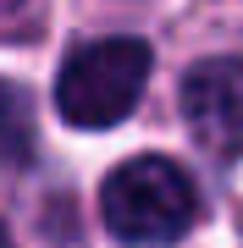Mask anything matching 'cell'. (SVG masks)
<instances>
[{"mask_svg":"<svg viewBox=\"0 0 243 248\" xmlns=\"http://www.w3.org/2000/svg\"><path fill=\"white\" fill-rule=\"evenodd\" d=\"M99 215H105L111 237L133 243V248H166L177 237H188L199 221V187L188 182V171L177 160L161 155H138L122 160L99 187Z\"/></svg>","mask_w":243,"mask_h":248,"instance_id":"cell-1","label":"cell"},{"mask_svg":"<svg viewBox=\"0 0 243 248\" xmlns=\"http://www.w3.org/2000/svg\"><path fill=\"white\" fill-rule=\"evenodd\" d=\"M149 83V45L144 39H89L66 55L61 78H55V110L83 133L116 127L122 116L138 110Z\"/></svg>","mask_w":243,"mask_h":248,"instance_id":"cell-2","label":"cell"},{"mask_svg":"<svg viewBox=\"0 0 243 248\" xmlns=\"http://www.w3.org/2000/svg\"><path fill=\"white\" fill-rule=\"evenodd\" d=\"M182 127L210 155H243V55H210L177 89Z\"/></svg>","mask_w":243,"mask_h":248,"instance_id":"cell-3","label":"cell"},{"mask_svg":"<svg viewBox=\"0 0 243 248\" xmlns=\"http://www.w3.org/2000/svg\"><path fill=\"white\" fill-rule=\"evenodd\" d=\"M33 155V105L17 83L0 78V166H22Z\"/></svg>","mask_w":243,"mask_h":248,"instance_id":"cell-4","label":"cell"},{"mask_svg":"<svg viewBox=\"0 0 243 248\" xmlns=\"http://www.w3.org/2000/svg\"><path fill=\"white\" fill-rule=\"evenodd\" d=\"M22 6V0H0V17H11V11H17Z\"/></svg>","mask_w":243,"mask_h":248,"instance_id":"cell-5","label":"cell"},{"mask_svg":"<svg viewBox=\"0 0 243 248\" xmlns=\"http://www.w3.org/2000/svg\"><path fill=\"white\" fill-rule=\"evenodd\" d=\"M0 248H11V237H6V226H0Z\"/></svg>","mask_w":243,"mask_h":248,"instance_id":"cell-6","label":"cell"}]
</instances>
